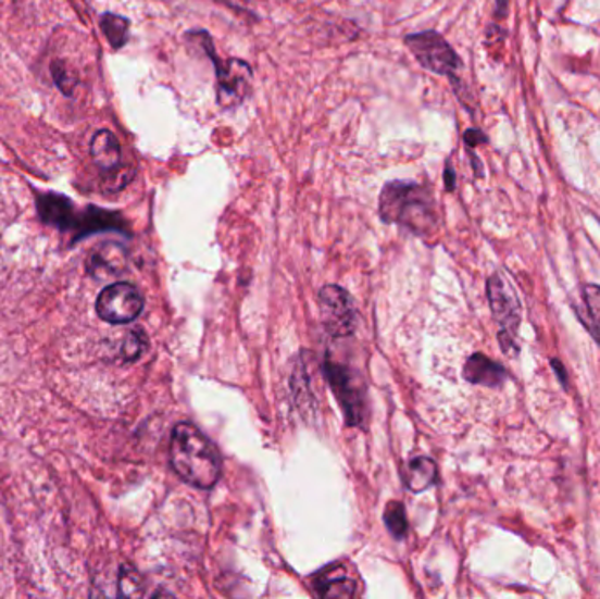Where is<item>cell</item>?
I'll use <instances>...</instances> for the list:
<instances>
[{
    "label": "cell",
    "mask_w": 600,
    "mask_h": 599,
    "mask_svg": "<svg viewBox=\"0 0 600 599\" xmlns=\"http://www.w3.org/2000/svg\"><path fill=\"white\" fill-rule=\"evenodd\" d=\"M171 462L174 472L187 484L211 489L220 481L222 459L218 450L193 424L182 422L171 436Z\"/></svg>",
    "instance_id": "cell-1"
},
{
    "label": "cell",
    "mask_w": 600,
    "mask_h": 599,
    "mask_svg": "<svg viewBox=\"0 0 600 599\" xmlns=\"http://www.w3.org/2000/svg\"><path fill=\"white\" fill-rule=\"evenodd\" d=\"M379 215L387 224H399L414 234H427L437 225L436 199L427 185L397 179L379 196Z\"/></svg>",
    "instance_id": "cell-2"
},
{
    "label": "cell",
    "mask_w": 600,
    "mask_h": 599,
    "mask_svg": "<svg viewBox=\"0 0 600 599\" xmlns=\"http://www.w3.org/2000/svg\"><path fill=\"white\" fill-rule=\"evenodd\" d=\"M187 39L210 57L214 76H216V102L223 110H234L237 105L245 104L246 99L253 92L251 65L241 59H220L214 48L213 37L205 30L187 34Z\"/></svg>",
    "instance_id": "cell-3"
},
{
    "label": "cell",
    "mask_w": 600,
    "mask_h": 599,
    "mask_svg": "<svg viewBox=\"0 0 600 599\" xmlns=\"http://www.w3.org/2000/svg\"><path fill=\"white\" fill-rule=\"evenodd\" d=\"M404 42L423 70L450 78L457 90L462 87V83L457 78V74L462 70V60L441 34L436 30H423L405 36Z\"/></svg>",
    "instance_id": "cell-4"
},
{
    "label": "cell",
    "mask_w": 600,
    "mask_h": 599,
    "mask_svg": "<svg viewBox=\"0 0 600 599\" xmlns=\"http://www.w3.org/2000/svg\"><path fill=\"white\" fill-rule=\"evenodd\" d=\"M488 301H490L491 313L500 325L499 341L502 352L516 353V329L520 325V302L513 288L499 275L491 276L487 284Z\"/></svg>",
    "instance_id": "cell-5"
},
{
    "label": "cell",
    "mask_w": 600,
    "mask_h": 599,
    "mask_svg": "<svg viewBox=\"0 0 600 599\" xmlns=\"http://www.w3.org/2000/svg\"><path fill=\"white\" fill-rule=\"evenodd\" d=\"M325 371L328 384L345 412L346 422L350 426H359L365 416V390L360 384L359 376L350 367L337 364L333 359L325 362Z\"/></svg>",
    "instance_id": "cell-6"
},
{
    "label": "cell",
    "mask_w": 600,
    "mask_h": 599,
    "mask_svg": "<svg viewBox=\"0 0 600 599\" xmlns=\"http://www.w3.org/2000/svg\"><path fill=\"white\" fill-rule=\"evenodd\" d=\"M145 308L142 294L127 282L105 287L97 298L96 310L100 319L110 324H128L141 315Z\"/></svg>",
    "instance_id": "cell-7"
},
{
    "label": "cell",
    "mask_w": 600,
    "mask_h": 599,
    "mask_svg": "<svg viewBox=\"0 0 600 599\" xmlns=\"http://www.w3.org/2000/svg\"><path fill=\"white\" fill-rule=\"evenodd\" d=\"M320 313L328 335L334 338L350 336L357 329V310L350 294L345 288L328 285L318 296Z\"/></svg>",
    "instance_id": "cell-8"
},
{
    "label": "cell",
    "mask_w": 600,
    "mask_h": 599,
    "mask_svg": "<svg viewBox=\"0 0 600 599\" xmlns=\"http://www.w3.org/2000/svg\"><path fill=\"white\" fill-rule=\"evenodd\" d=\"M104 230H118L127 233V222L118 211L102 210V208L88 207L78 211L76 224H74L73 242L87 238L90 234L104 233Z\"/></svg>",
    "instance_id": "cell-9"
},
{
    "label": "cell",
    "mask_w": 600,
    "mask_h": 599,
    "mask_svg": "<svg viewBox=\"0 0 600 599\" xmlns=\"http://www.w3.org/2000/svg\"><path fill=\"white\" fill-rule=\"evenodd\" d=\"M128 253L120 242L105 241L88 257V273L99 279L122 275L127 270Z\"/></svg>",
    "instance_id": "cell-10"
},
{
    "label": "cell",
    "mask_w": 600,
    "mask_h": 599,
    "mask_svg": "<svg viewBox=\"0 0 600 599\" xmlns=\"http://www.w3.org/2000/svg\"><path fill=\"white\" fill-rule=\"evenodd\" d=\"M37 213L45 224L53 225L64 233H73L78 210L68 197L60 194H41L37 197Z\"/></svg>",
    "instance_id": "cell-11"
},
{
    "label": "cell",
    "mask_w": 600,
    "mask_h": 599,
    "mask_svg": "<svg viewBox=\"0 0 600 599\" xmlns=\"http://www.w3.org/2000/svg\"><path fill=\"white\" fill-rule=\"evenodd\" d=\"M465 380L471 382L474 385H485V387H500L505 380L504 367L497 364V362L488 359L483 353H474L465 362L464 366Z\"/></svg>",
    "instance_id": "cell-12"
},
{
    "label": "cell",
    "mask_w": 600,
    "mask_h": 599,
    "mask_svg": "<svg viewBox=\"0 0 600 599\" xmlns=\"http://www.w3.org/2000/svg\"><path fill=\"white\" fill-rule=\"evenodd\" d=\"M90 153L102 173L122 167V147L118 138L108 128H102L91 138Z\"/></svg>",
    "instance_id": "cell-13"
},
{
    "label": "cell",
    "mask_w": 600,
    "mask_h": 599,
    "mask_svg": "<svg viewBox=\"0 0 600 599\" xmlns=\"http://www.w3.org/2000/svg\"><path fill=\"white\" fill-rule=\"evenodd\" d=\"M314 589L322 598H353L357 595V582L351 581L341 570H325L314 581Z\"/></svg>",
    "instance_id": "cell-14"
},
{
    "label": "cell",
    "mask_w": 600,
    "mask_h": 599,
    "mask_svg": "<svg viewBox=\"0 0 600 599\" xmlns=\"http://www.w3.org/2000/svg\"><path fill=\"white\" fill-rule=\"evenodd\" d=\"M408 489L422 492L437 481V464L433 459L416 458L410 462L404 475Z\"/></svg>",
    "instance_id": "cell-15"
},
{
    "label": "cell",
    "mask_w": 600,
    "mask_h": 599,
    "mask_svg": "<svg viewBox=\"0 0 600 599\" xmlns=\"http://www.w3.org/2000/svg\"><path fill=\"white\" fill-rule=\"evenodd\" d=\"M128 27H130V22L120 16V14L105 13L104 16L100 18V28H102L105 39L110 41L114 50H120V48L127 45Z\"/></svg>",
    "instance_id": "cell-16"
},
{
    "label": "cell",
    "mask_w": 600,
    "mask_h": 599,
    "mask_svg": "<svg viewBox=\"0 0 600 599\" xmlns=\"http://www.w3.org/2000/svg\"><path fill=\"white\" fill-rule=\"evenodd\" d=\"M583 299L588 313V327L591 335L600 345V287L599 285H587L583 290Z\"/></svg>",
    "instance_id": "cell-17"
},
{
    "label": "cell",
    "mask_w": 600,
    "mask_h": 599,
    "mask_svg": "<svg viewBox=\"0 0 600 599\" xmlns=\"http://www.w3.org/2000/svg\"><path fill=\"white\" fill-rule=\"evenodd\" d=\"M120 595L127 598H139L145 595V582H142L141 573L137 572L136 567L123 566L118 578Z\"/></svg>",
    "instance_id": "cell-18"
},
{
    "label": "cell",
    "mask_w": 600,
    "mask_h": 599,
    "mask_svg": "<svg viewBox=\"0 0 600 599\" xmlns=\"http://www.w3.org/2000/svg\"><path fill=\"white\" fill-rule=\"evenodd\" d=\"M134 174H136V171L133 167H125V165H122L118 170L102 173V188L105 192H120L133 182Z\"/></svg>",
    "instance_id": "cell-19"
},
{
    "label": "cell",
    "mask_w": 600,
    "mask_h": 599,
    "mask_svg": "<svg viewBox=\"0 0 600 599\" xmlns=\"http://www.w3.org/2000/svg\"><path fill=\"white\" fill-rule=\"evenodd\" d=\"M385 524H387L391 535L402 538L405 535V531H408V517H405L404 504L397 503V501L388 504L387 510H385Z\"/></svg>",
    "instance_id": "cell-20"
},
{
    "label": "cell",
    "mask_w": 600,
    "mask_h": 599,
    "mask_svg": "<svg viewBox=\"0 0 600 599\" xmlns=\"http://www.w3.org/2000/svg\"><path fill=\"white\" fill-rule=\"evenodd\" d=\"M146 336L142 330H130L127 338L123 341L122 355L125 361L134 362L141 358L146 350Z\"/></svg>",
    "instance_id": "cell-21"
},
{
    "label": "cell",
    "mask_w": 600,
    "mask_h": 599,
    "mask_svg": "<svg viewBox=\"0 0 600 599\" xmlns=\"http://www.w3.org/2000/svg\"><path fill=\"white\" fill-rule=\"evenodd\" d=\"M53 70V78H55L57 85H59L65 93H68L67 87H73V82L68 78L67 71L64 70V64L62 62H55L51 65Z\"/></svg>",
    "instance_id": "cell-22"
},
{
    "label": "cell",
    "mask_w": 600,
    "mask_h": 599,
    "mask_svg": "<svg viewBox=\"0 0 600 599\" xmlns=\"http://www.w3.org/2000/svg\"><path fill=\"white\" fill-rule=\"evenodd\" d=\"M464 141L468 148L478 147V145H485L488 142L487 134L482 133L479 128H468L464 134Z\"/></svg>",
    "instance_id": "cell-23"
},
{
    "label": "cell",
    "mask_w": 600,
    "mask_h": 599,
    "mask_svg": "<svg viewBox=\"0 0 600 599\" xmlns=\"http://www.w3.org/2000/svg\"><path fill=\"white\" fill-rule=\"evenodd\" d=\"M445 185H446V190H448V192H453V190H455V187H457L455 170L451 167L450 161L446 162Z\"/></svg>",
    "instance_id": "cell-24"
},
{
    "label": "cell",
    "mask_w": 600,
    "mask_h": 599,
    "mask_svg": "<svg viewBox=\"0 0 600 599\" xmlns=\"http://www.w3.org/2000/svg\"><path fill=\"white\" fill-rule=\"evenodd\" d=\"M551 366H553V370L557 371V376H559V380L562 382V385H564V387H567V373H565L564 366H562V362H559V359H553V361H551Z\"/></svg>",
    "instance_id": "cell-25"
},
{
    "label": "cell",
    "mask_w": 600,
    "mask_h": 599,
    "mask_svg": "<svg viewBox=\"0 0 600 599\" xmlns=\"http://www.w3.org/2000/svg\"><path fill=\"white\" fill-rule=\"evenodd\" d=\"M508 5H510V0H497L496 18H504L508 14Z\"/></svg>",
    "instance_id": "cell-26"
},
{
    "label": "cell",
    "mask_w": 600,
    "mask_h": 599,
    "mask_svg": "<svg viewBox=\"0 0 600 599\" xmlns=\"http://www.w3.org/2000/svg\"><path fill=\"white\" fill-rule=\"evenodd\" d=\"M596 484H597V487H599V490H600V462H599V464H597V467H596Z\"/></svg>",
    "instance_id": "cell-27"
}]
</instances>
